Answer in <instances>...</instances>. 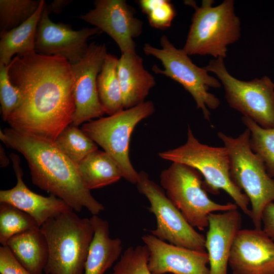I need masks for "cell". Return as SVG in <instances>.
I'll use <instances>...</instances> for the list:
<instances>
[{
	"label": "cell",
	"instance_id": "8fae6325",
	"mask_svg": "<svg viewBox=\"0 0 274 274\" xmlns=\"http://www.w3.org/2000/svg\"><path fill=\"white\" fill-rule=\"evenodd\" d=\"M139 173L136 188L149 200L148 210L156 218V227L150 231L151 234L175 246L206 251V237L187 221L163 188L151 180L147 173L141 171Z\"/></svg>",
	"mask_w": 274,
	"mask_h": 274
},
{
	"label": "cell",
	"instance_id": "8992f818",
	"mask_svg": "<svg viewBox=\"0 0 274 274\" xmlns=\"http://www.w3.org/2000/svg\"><path fill=\"white\" fill-rule=\"evenodd\" d=\"M164 160L183 163L198 170L204 178L203 187L217 194L225 191L246 215L250 216L247 196L232 182L230 176V159L225 147H216L201 143L188 127L187 139L183 145L159 153Z\"/></svg>",
	"mask_w": 274,
	"mask_h": 274
},
{
	"label": "cell",
	"instance_id": "ac0fdd59",
	"mask_svg": "<svg viewBox=\"0 0 274 274\" xmlns=\"http://www.w3.org/2000/svg\"><path fill=\"white\" fill-rule=\"evenodd\" d=\"M205 248L209 259L210 274H227L229 259L235 237L241 229L242 216L237 209L208 216Z\"/></svg>",
	"mask_w": 274,
	"mask_h": 274
},
{
	"label": "cell",
	"instance_id": "7402d4cb",
	"mask_svg": "<svg viewBox=\"0 0 274 274\" xmlns=\"http://www.w3.org/2000/svg\"><path fill=\"white\" fill-rule=\"evenodd\" d=\"M45 3L41 0L36 12L18 26L0 32V63L8 65L14 55L24 56L36 53L37 30Z\"/></svg>",
	"mask_w": 274,
	"mask_h": 274
},
{
	"label": "cell",
	"instance_id": "2e32d148",
	"mask_svg": "<svg viewBox=\"0 0 274 274\" xmlns=\"http://www.w3.org/2000/svg\"><path fill=\"white\" fill-rule=\"evenodd\" d=\"M233 274H274V241L261 229H241L231 250Z\"/></svg>",
	"mask_w": 274,
	"mask_h": 274
},
{
	"label": "cell",
	"instance_id": "52a82bcc",
	"mask_svg": "<svg viewBox=\"0 0 274 274\" xmlns=\"http://www.w3.org/2000/svg\"><path fill=\"white\" fill-rule=\"evenodd\" d=\"M155 111L151 101L144 102L117 113L83 124L81 130L99 145L118 165L122 177L136 184L139 173L133 167L129 158V143L136 125Z\"/></svg>",
	"mask_w": 274,
	"mask_h": 274
},
{
	"label": "cell",
	"instance_id": "7c38bea8",
	"mask_svg": "<svg viewBox=\"0 0 274 274\" xmlns=\"http://www.w3.org/2000/svg\"><path fill=\"white\" fill-rule=\"evenodd\" d=\"M107 54L105 44L92 42L82 58L71 64L75 104L73 125L78 127L105 114L98 96L97 79Z\"/></svg>",
	"mask_w": 274,
	"mask_h": 274
},
{
	"label": "cell",
	"instance_id": "4fadbf2b",
	"mask_svg": "<svg viewBox=\"0 0 274 274\" xmlns=\"http://www.w3.org/2000/svg\"><path fill=\"white\" fill-rule=\"evenodd\" d=\"M94 7L79 18L110 36L121 53L135 51L133 39L142 33L143 22L124 0H96Z\"/></svg>",
	"mask_w": 274,
	"mask_h": 274
},
{
	"label": "cell",
	"instance_id": "d6a6232c",
	"mask_svg": "<svg viewBox=\"0 0 274 274\" xmlns=\"http://www.w3.org/2000/svg\"><path fill=\"white\" fill-rule=\"evenodd\" d=\"M261 222L262 230L274 241V202L268 203L264 209Z\"/></svg>",
	"mask_w": 274,
	"mask_h": 274
},
{
	"label": "cell",
	"instance_id": "e0dca14e",
	"mask_svg": "<svg viewBox=\"0 0 274 274\" xmlns=\"http://www.w3.org/2000/svg\"><path fill=\"white\" fill-rule=\"evenodd\" d=\"M10 158L17 183L11 189L0 191V202L11 204L27 213L40 227L49 219L72 210L65 201L54 195L44 196L31 191L23 180L19 156L12 153Z\"/></svg>",
	"mask_w": 274,
	"mask_h": 274
},
{
	"label": "cell",
	"instance_id": "603a6c76",
	"mask_svg": "<svg viewBox=\"0 0 274 274\" xmlns=\"http://www.w3.org/2000/svg\"><path fill=\"white\" fill-rule=\"evenodd\" d=\"M77 167L82 181L90 190L112 184L123 178L114 159L105 151L98 149L88 154Z\"/></svg>",
	"mask_w": 274,
	"mask_h": 274
},
{
	"label": "cell",
	"instance_id": "f546056e",
	"mask_svg": "<svg viewBox=\"0 0 274 274\" xmlns=\"http://www.w3.org/2000/svg\"><path fill=\"white\" fill-rule=\"evenodd\" d=\"M138 3L147 16L150 25L156 28L170 27L177 14L174 5L168 0H140Z\"/></svg>",
	"mask_w": 274,
	"mask_h": 274
},
{
	"label": "cell",
	"instance_id": "ffe728a7",
	"mask_svg": "<svg viewBox=\"0 0 274 274\" xmlns=\"http://www.w3.org/2000/svg\"><path fill=\"white\" fill-rule=\"evenodd\" d=\"M94 236L90 246L84 274H104L121 256L122 241L110 236L108 222L92 215Z\"/></svg>",
	"mask_w": 274,
	"mask_h": 274
},
{
	"label": "cell",
	"instance_id": "7a4b0ae2",
	"mask_svg": "<svg viewBox=\"0 0 274 274\" xmlns=\"http://www.w3.org/2000/svg\"><path fill=\"white\" fill-rule=\"evenodd\" d=\"M1 141L27 160L32 183L61 199L75 212L85 208L97 215L104 206L91 194L75 164L49 140L12 128L0 130Z\"/></svg>",
	"mask_w": 274,
	"mask_h": 274
},
{
	"label": "cell",
	"instance_id": "9a60e30c",
	"mask_svg": "<svg viewBox=\"0 0 274 274\" xmlns=\"http://www.w3.org/2000/svg\"><path fill=\"white\" fill-rule=\"evenodd\" d=\"M149 251L148 267L153 274H210L206 251L194 250L163 241L152 234L142 237Z\"/></svg>",
	"mask_w": 274,
	"mask_h": 274
},
{
	"label": "cell",
	"instance_id": "d6986e66",
	"mask_svg": "<svg viewBox=\"0 0 274 274\" xmlns=\"http://www.w3.org/2000/svg\"><path fill=\"white\" fill-rule=\"evenodd\" d=\"M117 70L124 109L144 102L156 82L154 77L144 67L142 58L136 51L122 53Z\"/></svg>",
	"mask_w": 274,
	"mask_h": 274
},
{
	"label": "cell",
	"instance_id": "83f0119b",
	"mask_svg": "<svg viewBox=\"0 0 274 274\" xmlns=\"http://www.w3.org/2000/svg\"><path fill=\"white\" fill-rule=\"evenodd\" d=\"M41 0H0V32L9 31L28 19Z\"/></svg>",
	"mask_w": 274,
	"mask_h": 274
},
{
	"label": "cell",
	"instance_id": "3957f363",
	"mask_svg": "<svg viewBox=\"0 0 274 274\" xmlns=\"http://www.w3.org/2000/svg\"><path fill=\"white\" fill-rule=\"evenodd\" d=\"M48 245L45 274H84L94 229L90 219L73 210L50 218L41 227Z\"/></svg>",
	"mask_w": 274,
	"mask_h": 274
},
{
	"label": "cell",
	"instance_id": "5bb4252c",
	"mask_svg": "<svg viewBox=\"0 0 274 274\" xmlns=\"http://www.w3.org/2000/svg\"><path fill=\"white\" fill-rule=\"evenodd\" d=\"M45 6L37 30L36 53L60 56L71 64L76 63L86 53L89 38L102 31L95 27L75 30L68 24L55 23L50 19Z\"/></svg>",
	"mask_w": 274,
	"mask_h": 274
},
{
	"label": "cell",
	"instance_id": "f1b7e54d",
	"mask_svg": "<svg viewBox=\"0 0 274 274\" xmlns=\"http://www.w3.org/2000/svg\"><path fill=\"white\" fill-rule=\"evenodd\" d=\"M149 255L145 245L128 247L110 274H153L148 267Z\"/></svg>",
	"mask_w": 274,
	"mask_h": 274
},
{
	"label": "cell",
	"instance_id": "6da1fadb",
	"mask_svg": "<svg viewBox=\"0 0 274 274\" xmlns=\"http://www.w3.org/2000/svg\"><path fill=\"white\" fill-rule=\"evenodd\" d=\"M9 66L21 99L8 119L11 128L52 142L73 122L75 111L71 64L64 57L15 55Z\"/></svg>",
	"mask_w": 274,
	"mask_h": 274
},
{
	"label": "cell",
	"instance_id": "836d02e7",
	"mask_svg": "<svg viewBox=\"0 0 274 274\" xmlns=\"http://www.w3.org/2000/svg\"><path fill=\"white\" fill-rule=\"evenodd\" d=\"M72 2V0H55L49 5L46 3L45 7L49 14L51 13L59 14Z\"/></svg>",
	"mask_w": 274,
	"mask_h": 274
},
{
	"label": "cell",
	"instance_id": "ba28073f",
	"mask_svg": "<svg viewBox=\"0 0 274 274\" xmlns=\"http://www.w3.org/2000/svg\"><path fill=\"white\" fill-rule=\"evenodd\" d=\"M202 177L195 168L178 162H172L160 175V183L167 197L187 221L200 230L208 227L210 214L238 208L235 203L212 200L203 187Z\"/></svg>",
	"mask_w": 274,
	"mask_h": 274
},
{
	"label": "cell",
	"instance_id": "e575fe53",
	"mask_svg": "<svg viewBox=\"0 0 274 274\" xmlns=\"http://www.w3.org/2000/svg\"><path fill=\"white\" fill-rule=\"evenodd\" d=\"M0 162L1 167H6L9 164V160L6 156L5 150L2 145L0 148Z\"/></svg>",
	"mask_w": 274,
	"mask_h": 274
},
{
	"label": "cell",
	"instance_id": "d4e9b609",
	"mask_svg": "<svg viewBox=\"0 0 274 274\" xmlns=\"http://www.w3.org/2000/svg\"><path fill=\"white\" fill-rule=\"evenodd\" d=\"M54 143L76 165L90 153L98 149L97 144L81 129L72 124L62 130Z\"/></svg>",
	"mask_w": 274,
	"mask_h": 274
},
{
	"label": "cell",
	"instance_id": "277c9868",
	"mask_svg": "<svg viewBox=\"0 0 274 274\" xmlns=\"http://www.w3.org/2000/svg\"><path fill=\"white\" fill-rule=\"evenodd\" d=\"M218 136L228 151L231 179L248 197L251 205L249 217L255 228L261 229L263 211L274 202V179L268 174L261 158L252 151L249 129L236 138L222 132H218Z\"/></svg>",
	"mask_w": 274,
	"mask_h": 274
},
{
	"label": "cell",
	"instance_id": "9c48e42d",
	"mask_svg": "<svg viewBox=\"0 0 274 274\" xmlns=\"http://www.w3.org/2000/svg\"><path fill=\"white\" fill-rule=\"evenodd\" d=\"M161 48H157L145 44L143 51L147 55H152L162 63L164 70L157 65L152 67L156 74L165 75L180 83L192 95L197 108L202 112L203 117L210 120L208 110L216 109L220 105L219 99L208 92L209 87L220 88L221 83L210 76L203 67H199L192 62L183 49H178L165 35L160 38Z\"/></svg>",
	"mask_w": 274,
	"mask_h": 274
},
{
	"label": "cell",
	"instance_id": "4dcf8cb0",
	"mask_svg": "<svg viewBox=\"0 0 274 274\" xmlns=\"http://www.w3.org/2000/svg\"><path fill=\"white\" fill-rule=\"evenodd\" d=\"M21 93L11 82L9 66L0 63V102L3 120L8 119L20 102Z\"/></svg>",
	"mask_w": 274,
	"mask_h": 274
},
{
	"label": "cell",
	"instance_id": "30bf717a",
	"mask_svg": "<svg viewBox=\"0 0 274 274\" xmlns=\"http://www.w3.org/2000/svg\"><path fill=\"white\" fill-rule=\"evenodd\" d=\"M215 73L223 85L229 106L263 128L274 127V83L267 77L243 81L227 71L222 58L211 60L203 67Z\"/></svg>",
	"mask_w": 274,
	"mask_h": 274
},
{
	"label": "cell",
	"instance_id": "5b68a950",
	"mask_svg": "<svg viewBox=\"0 0 274 274\" xmlns=\"http://www.w3.org/2000/svg\"><path fill=\"white\" fill-rule=\"evenodd\" d=\"M213 0H203L200 7L194 1L186 4L195 9L185 44L182 49L188 55L226 56L227 46L241 36L239 19L234 12V1L225 0L213 7Z\"/></svg>",
	"mask_w": 274,
	"mask_h": 274
},
{
	"label": "cell",
	"instance_id": "cb8c5ba5",
	"mask_svg": "<svg viewBox=\"0 0 274 274\" xmlns=\"http://www.w3.org/2000/svg\"><path fill=\"white\" fill-rule=\"evenodd\" d=\"M118 62L117 57L108 53L97 79L99 100L105 114L109 116L124 110L118 75Z\"/></svg>",
	"mask_w": 274,
	"mask_h": 274
},
{
	"label": "cell",
	"instance_id": "44dd1931",
	"mask_svg": "<svg viewBox=\"0 0 274 274\" xmlns=\"http://www.w3.org/2000/svg\"><path fill=\"white\" fill-rule=\"evenodd\" d=\"M19 262L31 274H44L48 258L46 239L40 228L14 235L7 241Z\"/></svg>",
	"mask_w": 274,
	"mask_h": 274
},
{
	"label": "cell",
	"instance_id": "1f68e13d",
	"mask_svg": "<svg viewBox=\"0 0 274 274\" xmlns=\"http://www.w3.org/2000/svg\"><path fill=\"white\" fill-rule=\"evenodd\" d=\"M1 274H31L16 259L7 246L0 247Z\"/></svg>",
	"mask_w": 274,
	"mask_h": 274
},
{
	"label": "cell",
	"instance_id": "4316f807",
	"mask_svg": "<svg viewBox=\"0 0 274 274\" xmlns=\"http://www.w3.org/2000/svg\"><path fill=\"white\" fill-rule=\"evenodd\" d=\"M36 221L28 214L14 206L0 202V243L6 246L14 235L40 228Z\"/></svg>",
	"mask_w": 274,
	"mask_h": 274
},
{
	"label": "cell",
	"instance_id": "484cf974",
	"mask_svg": "<svg viewBox=\"0 0 274 274\" xmlns=\"http://www.w3.org/2000/svg\"><path fill=\"white\" fill-rule=\"evenodd\" d=\"M242 121L250 131V146L252 151L263 162L269 176L274 177V127L263 128L249 117L243 116Z\"/></svg>",
	"mask_w": 274,
	"mask_h": 274
}]
</instances>
